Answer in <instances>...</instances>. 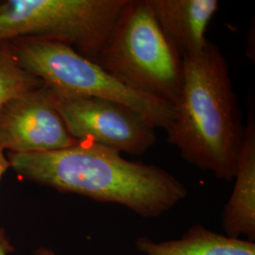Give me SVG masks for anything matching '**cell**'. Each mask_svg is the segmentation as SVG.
I'll return each instance as SVG.
<instances>
[{"label":"cell","mask_w":255,"mask_h":255,"mask_svg":"<svg viewBox=\"0 0 255 255\" xmlns=\"http://www.w3.org/2000/svg\"><path fill=\"white\" fill-rule=\"evenodd\" d=\"M121 154L82 141L60 150L7 157L10 168L26 181L119 204L144 219L163 216L188 196L185 185L164 168Z\"/></svg>","instance_id":"cell-1"},{"label":"cell","mask_w":255,"mask_h":255,"mask_svg":"<svg viewBox=\"0 0 255 255\" xmlns=\"http://www.w3.org/2000/svg\"><path fill=\"white\" fill-rule=\"evenodd\" d=\"M173 107L165 129L168 143L187 163L234 181L244 126L228 64L212 42L183 57L182 89Z\"/></svg>","instance_id":"cell-2"},{"label":"cell","mask_w":255,"mask_h":255,"mask_svg":"<svg viewBox=\"0 0 255 255\" xmlns=\"http://www.w3.org/2000/svg\"><path fill=\"white\" fill-rule=\"evenodd\" d=\"M96 64L133 91L172 106L179 99L183 58L146 0H127Z\"/></svg>","instance_id":"cell-3"},{"label":"cell","mask_w":255,"mask_h":255,"mask_svg":"<svg viewBox=\"0 0 255 255\" xmlns=\"http://www.w3.org/2000/svg\"><path fill=\"white\" fill-rule=\"evenodd\" d=\"M9 45L19 66L56 94L118 102L143 116L155 128L165 130L172 122V105L129 89L71 46L36 38H19Z\"/></svg>","instance_id":"cell-4"},{"label":"cell","mask_w":255,"mask_h":255,"mask_svg":"<svg viewBox=\"0 0 255 255\" xmlns=\"http://www.w3.org/2000/svg\"><path fill=\"white\" fill-rule=\"evenodd\" d=\"M127 0L0 1V43L19 38L56 41L97 63Z\"/></svg>","instance_id":"cell-5"},{"label":"cell","mask_w":255,"mask_h":255,"mask_svg":"<svg viewBox=\"0 0 255 255\" xmlns=\"http://www.w3.org/2000/svg\"><path fill=\"white\" fill-rule=\"evenodd\" d=\"M52 94L65 126L78 142L142 155L157 141L153 125L125 105L98 98Z\"/></svg>","instance_id":"cell-6"},{"label":"cell","mask_w":255,"mask_h":255,"mask_svg":"<svg viewBox=\"0 0 255 255\" xmlns=\"http://www.w3.org/2000/svg\"><path fill=\"white\" fill-rule=\"evenodd\" d=\"M77 143L64 124L52 92L45 84L0 109V149L4 152H49Z\"/></svg>","instance_id":"cell-7"},{"label":"cell","mask_w":255,"mask_h":255,"mask_svg":"<svg viewBox=\"0 0 255 255\" xmlns=\"http://www.w3.org/2000/svg\"><path fill=\"white\" fill-rule=\"evenodd\" d=\"M157 23L182 58L201 51L206 31L219 3L217 0H146Z\"/></svg>","instance_id":"cell-8"},{"label":"cell","mask_w":255,"mask_h":255,"mask_svg":"<svg viewBox=\"0 0 255 255\" xmlns=\"http://www.w3.org/2000/svg\"><path fill=\"white\" fill-rule=\"evenodd\" d=\"M235 186L222 213V227L226 236L255 239V114L250 102L247 124L237 158Z\"/></svg>","instance_id":"cell-9"},{"label":"cell","mask_w":255,"mask_h":255,"mask_svg":"<svg viewBox=\"0 0 255 255\" xmlns=\"http://www.w3.org/2000/svg\"><path fill=\"white\" fill-rule=\"evenodd\" d=\"M135 247L146 255H255V241L220 235L201 224L192 226L179 239L154 242L139 237Z\"/></svg>","instance_id":"cell-10"},{"label":"cell","mask_w":255,"mask_h":255,"mask_svg":"<svg viewBox=\"0 0 255 255\" xmlns=\"http://www.w3.org/2000/svg\"><path fill=\"white\" fill-rule=\"evenodd\" d=\"M42 85L44 82L19 66L9 42L0 43V109L9 101Z\"/></svg>","instance_id":"cell-11"},{"label":"cell","mask_w":255,"mask_h":255,"mask_svg":"<svg viewBox=\"0 0 255 255\" xmlns=\"http://www.w3.org/2000/svg\"><path fill=\"white\" fill-rule=\"evenodd\" d=\"M13 251V248L9 243L8 237L3 229H0V255H9L10 252ZM36 255H55L54 253L46 248H41L36 252Z\"/></svg>","instance_id":"cell-12"},{"label":"cell","mask_w":255,"mask_h":255,"mask_svg":"<svg viewBox=\"0 0 255 255\" xmlns=\"http://www.w3.org/2000/svg\"><path fill=\"white\" fill-rule=\"evenodd\" d=\"M9 168H10V166H9L8 157L2 149H0V181L3 177V175L6 173V171Z\"/></svg>","instance_id":"cell-13"}]
</instances>
